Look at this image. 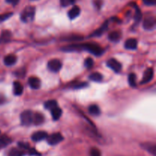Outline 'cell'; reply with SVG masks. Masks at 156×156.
<instances>
[{
	"label": "cell",
	"instance_id": "35",
	"mask_svg": "<svg viewBox=\"0 0 156 156\" xmlns=\"http://www.w3.org/2000/svg\"><path fill=\"white\" fill-rule=\"evenodd\" d=\"M6 2H7L8 3H9V4H12L13 5H17L18 2H19V0H6Z\"/></svg>",
	"mask_w": 156,
	"mask_h": 156
},
{
	"label": "cell",
	"instance_id": "25",
	"mask_svg": "<svg viewBox=\"0 0 156 156\" xmlns=\"http://www.w3.org/2000/svg\"><path fill=\"white\" fill-rule=\"evenodd\" d=\"M89 79L93 82H101L102 80V76L99 73H94L90 75Z\"/></svg>",
	"mask_w": 156,
	"mask_h": 156
},
{
	"label": "cell",
	"instance_id": "24",
	"mask_svg": "<svg viewBox=\"0 0 156 156\" xmlns=\"http://www.w3.org/2000/svg\"><path fill=\"white\" fill-rule=\"evenodd\" d=\"M44 107H45L46 109L50 110V111H51L53 108L57 107V103H56V101L55 100L47 101H46L45 104H44Z\"/></svg>",
	"mask_w": 156,
	"mask_h": 156
},
{
	"label": "cell",
	"instance_id": "14",
	"mask_svg": "<svg viewBox=\"0 0 156 156\" xmlns=\"http://www.w3.org/2000/svg\"><path fill=\"white\" fill-rule=\"evenodd\" d=\"M16 56L13 54H9L4 58V63L7 66H10L14 65V64L16 62Z\"/></svg>",
	"mask_w": 156,
	"mask_h": 156
},
{
	"label": "cell",
	"instance_id": "5",
	"mask_svg": "<svg viewBox=\"0 0 156 156\" xmlns=\"http://www.w3.org/2000/svg\"><path fill=\"white\" fill-rule=\"evenodd\" d=\"M47 143L51 145V146H55V145L58 144V143H59L63 140V136L59 133L52 134V135H50L49 137H47Z\"/></svg>",
	"mask_w": 156,
	"mask_h": 156
},
{
	"label": "cell",
	"instance_id": "27",
	"mask_svg": "<svg viewBox=\"0 0 156 156\" xmlns=\"http://www.w3.org/2000/svg\"><path fill=\"white\" fill-rule=\"evenodd\" d=\"M85 65L87 68L91 69L93 66V65H94V61H93L91 58H87L85 61Z\"/></svg>",
	"mask_w": 156,
	"mask_h": 156
},
{
	"label": "cell",
	"instance_id": "32",
	"mask_svg": "<svg viewBox=\"0 0 156 156\" xmlns=\"http://www.w3.org/2000/svg\"><path fill=\"white\" fill-rule=\"evenodd\" d=\"M18 146L21 148V149H29V144L26 143H18Z\"/></svg>",
	"mask_w": 156,
	"mask_h": 156
},
{
	"label": "cell",
	"instance_id": "1",
	"mask_svg": "<svg viewBox=\"0 0 156 156\" xmlns=\"http://www.w3.org/2000/svg\"><path fill=\"white\" fill-rule=\"evenodd\" d=\"M88 50L92 54L95 56H100L103 53V50L100 46L95 44H73V45L68 46L64 47L66 50Z\"/></svg>",
	"mask_w": 156,
	"mask_h": 156
},
{
	"label": "cell",
	"instance_id": "10",
	"mask_svg": "<svg viewBox=\"0 0 156 156\" xmlns=\"http://www.w3.org/2000/svg\"><path fill=\"white\" fill-rule=\"evenodd\" d=\"M28 84L30 85V87L33 89H38L41 87V81L37 77H30L28 79Z\"/></svg>",
	"mask_w": 156,
	"mask_h": 156
},
{
	"label": "cell",
	"instance_id": "28",
	"mask_svg": "<svg viewBox=\"0 0 156 156\" xmlns=\"http://www.w3.org/2000/svg\"><path fill=\"white\" fill-rule=\"evenodd\" d=\"M90 155L91 156H101V152L97 148H92L90 152Z\"/></svg>",
	"mask_w": 156,
	"mask_h": 156
},
{
	"label": "cell",
	"instance_id": "18",
	"mask_svg": "<svg viewBox=\"0 0 156 156\" xmlns=\"http://www.w3.org/2000/svg\"><path fill=\"white\" fill-rule=\"evenodd\" d=\"M51 115L54 120H59V119L60 118L61 115H62V110L59 108H58V107L53 108V109L51 110Z\"/></svg>",
	"mask_w": 156,
	"mask_h": 156
},
{
	"label": "cell",
	"instance_id": "29",
	"mask_svg": "<svg viewBox=\"0 0 156 156\" xmlns=\"http://www.w3.org/2000/svg\"><path fill=\"white\" fill-rule=\"evenodd\" d=\"M12 15V13H5L0 15V21H4L10 18Z\"/></svg>",
	"mask_w": 156,
	"mask_h": 156
},
{
	"label": "cell",
	"instance_id": "30",
	"mask_svg": "<svg viewBox=\"0 0 156 156\" xmlns=\"http://www.w3.org/2000/svg\"><path fill=\"white\" fill-rule=\"evenodd\" d=\"M61 5L62 6H68L75 2V0H60Z\"/></svg>",
	"mask_w": 156,
	"mask_h": 156
},
{
	"label": "cell",
	"instance_id": "9",
	"mask_svg": "<svg viewBox=\"0 0 156 156\" xmlns=\"http://www.w3.org/2000/svg\"><path fill=\"white\" fill-rule=\"evenodd\" d=\"M47 137V133L44 131H38V132L34 133L32 135L31 139L34 142H39L41 140H44Z\"/></svg>",
	"mask_w": 156,
	"mask_h": 156
},
{
	"label": "cell",
	"instance_id": "15",
	"mask_svg": "<svg viewBox=\"0 0 156 156\" xmlns=\"http://www.w3.org/2000/svg\"><path fill=\"white\" fill-rule=\"evenodd\" d=\"M79 14H80V9H79V6H74L69 10L68 13V16L70 19H75V18L79 16Z\"/></svg>",
	"mask_w": 156,
	"mask_h": 156
},
{
	"label": "cell",
	"instance_id": "21",
	"mask_svg": "<svg viewBox=\"0 0 156 156\" xmlns=\"http://www.w3.org/2000/svg\"><path fill=\"white\" fill-rule=\"evenodd\" d=\"M108 21H106V22H105V24H104L103 25H102L101 27L100 28L98 29V30H96L95 32H94V33L91 34V36H92V37L101 36V35L102 34L104 33V32H105V30L108 29Z\"/></svg>",
	"mask_w": 156,
	"mask_h": 156
},
{
	"label": "cell",
	"instance_id": "6",
	"mask_svg": "<svg viewBox=\"0 0 156 156\" xmlns=\"http://www.w3.org/2000/svg\"><path fill=\"white\" fill-rule=\"evenodd\" d=\"M107 65L109 68H111V69L114 70L116 73H119V72L121 71L122 66L120 64V62H119L117 59H111L108 61L107 62Z\"/></svg>",
	"mask_w": 156,
	"mask_h": 156
},
{
	"label": "cell",
	"instance_id": "11",
	"mask_svg": "<svg viewBox=\"0 0 156 156\" xmlns=\"http://www.w3.org/2000/svg\"><path fill=\"white\" fill-rule=\"evenodd\" d=\"M137 41L135 38H130V39H128L126 41L124 44L125 48L127 49V50H135L137 47Z\"/></svg>",
	"mask_w": 156,
	"mask_h": 156
},
{
	"label": "cell",
	"instance_id": "8",
	"mask_svg": "<svg viewBox=\"0 0 156 156\" xmlns=\"http://www.w3.org/2000/svg\"><path fill=\"white\" fill-rule=\"evenodd\" d=\"M154 76V70L152 68H149L146 70L143 75V80H142L141 84H146L152 81V78Z\"/></svg>",
	"mask_w": 156,
	"mask_h": 156
},
{
	"label": "cell",
	"instance_id": "31",
	"mask_svg": "<svg viewBox=\"0 0 156 156\" xmlns=\"http://www.w3.org/2000/svg\"><path fill=\"white\" fill-rule=\"evenodd\" d=\"M142 18V15H141V12H140V9L138 8H136V16H135V19L136 22H139L140 21Z\"/></svg>",
	"mask_w": 156,
	"mask_h": 156
},
{
	"label": "cell",
	"instance_id": "26",
	"mask_svg": "<svg viewBox=\"0 0 156 156\" xmlns=\"http://www.w3.org/2000/svg\"><path fill=\"white\" fill-rule=\"evenodd\" d=\"M128 80H129V83L130 85V86L135 87L136 85V76L134 73L129 74Z\"/></svg>",
	"mask_w": 156,
	"mask_h": 156
},
{
	"label": "cell",
	"instance_id": "33",
	"mask_svg": "<svg viewBox=\"0 0 156 156\" xmlns=\"http://www.w3.org/2000/svg\"><path fill=\"white\" fill-rule=\"evenodd\" d=\"M143 2L147 5H154L155 4V0H143Z\"/></svg>",
	"mask_w": 156,
	"mask_h": 156
},
{
	"label": "cell",
	"instance_id": "34",
	"mask_svg": "<svg viewBox=\"0 0 156 156\" xmlns=\"http://www.w3.org/2000/svg\"><path fill=\"white\" fill-rule=\"evenodd\" d=\"M29 153H30V155H40V154L38 153L37 152L35 149H29Z\"/></svg>",
	"mask_w": 156,
	"mask_h": 156
},
{
	"label": "cell",
	"instance_id": "19",
	"mask_svg": "<svg viewBox=\"0 0 156 156\" xmlns=\"http://www.w3.org/2000/svg\"><path fill=\"white\" fill-rule=\"evenodd\" d=\"M12 34L9 30H4L0 36V43H5L10 40Z\"/></svg>",
	"mask_w": 156,
	"mask_h": 156
},
{
	"label": "cell",
	"instance_id": "23",
	"mask_svg": "<svg viewBox=\"0 0 156 156\" xmlns=\"http://www.w3.org/2000/svg\"><path fill=\"white\" fill-rule=\"evenodd\" d=\"M108 37H109V39L111 40V41H114V42H115V41H119V40L120 39L121 34H120V33L119 31H113L110 34Z\"/></svg>",
	"mask_w": 156,
	"mask_h": 156
},
{
	"label": "cell",
	"instance_id": "36",
	"mask_svg": "<svg viewBox=\"0 0 156 156\" xmlns=\"http://www.w3.org/2000/svg\"><path fill=\"white\" fill-rule=\"evenodd\" d=\"M86 83H79L77 84V85L75 86V88H82V87H85L86 86Z\"/></svg>",
	"mask_w": 156,
	"mask_h": 156
},
{
	"label": "cell",
	"instance_id": "4",
	"mask_svg": "<svg viewBox=\"0 0 156 156\" xmlns=\"http://www.w3.org/2000/svg\"><path fill=\"white\" fill-rule=\"evenodd\" d=\"M47 67L53 73H57L62 68V63L60 61L57 59H51L47 63Z\"/></svg>",
	"mask_w": 156,
	"mask_h": 156
},
{
	"label": "cell",
	"instance_id": "37",
	"mask_svg": "<svg viewBox=\"0 0 156 156\" xmlns=\"http://www.w3.org/2000/svg\"><path fill=\"white\" fill-rule=\"evenodd\" d=\"M5 101V98L3 96H0V104H3Z\"/></svg>",
	"mask_w": 156,
	"mask_h": 156
},
{
	"label": "cell",
	"instance_id": "20",
	"mask_svg": "<svg viewBox=\"0 0 156 156\" xmlns=\"http://www.w3.org/2000/svg\"><path fill=\"white\" fill-rule=\"evenodd\" d=\"M88 112L91 114V115L94 116H98L101 114L100 108L98 105H92L91 106H89L88 108Z\"/></svg>",
	"mask_w": 156,
	"mask_h": 156
},
{
	"label": "cell",
	"instance_id": "3",
	"mask_svg": "<svg viewBox=\"0 0 156 156\" xmlns=\"http://www.w3.org/2000/svg\"><path fill=\"white\" fill-rule=\"evenodd\" d=\"M34 113L30 111H24L21 114V122L24 126H30L33 123Z\"/></svg>",
	"mask_w": 156,
	"mask_h": 156
},
{
	"label": "cell",
	"instance_id": "38",
	"mask_svg": "<svg viewBox=\"0 0 156 156\" xmlns=\"http://www.w3.org/2000/svg\"><path fill=\"white\" fill-rule=\"evenodd\" d=\"M32 1H35V0H32Z\"/></svg>",
	"mask_w": 156,
	"mask_h": 156
},
{
	"label": "cell",
	"instance_id": "13",
	"mask_svg": "<svg viewBox=\"0 0 156 156\" xmlns=\"http://www.w3.org/2000/svg\"><path fill=\"white\" fill-rule=\"evenodd\" d=\"M142 146H143V149H145L148 152H150L152 155H156V146L154 143H143V144H142Z\"/></svg>",
	"mask_w": 156,
	"mask_h": 156
},
{
	"label": "cell",
	"instance_id": "22",
	"mask_svg": "<svg viewBox=\"0 0 156 156\" xmlns=\"http://www.w3.org/2000/svg\"><path fill=\"white\" fill-rule=\"evenodd\" d=\"M24 155V152L22 149H16V148H13L9 152V156H23Z\"/></svg>",
	"mask_w": 156,
	"mask_h": 156
},
{
	"label": "cell",
	"instance_id": "12",
	"mask_svg": "<svg viewBox=\"0 0 156 156\" xmlns=\"http://www.w3.org/2000/svg\"><path fill=\"white\" fill-rule=\"evenodd\" d=\"M44 122V117L41 113H34L33 114V123L35 125H41Z\"/></svg>",
	"mask_w": 156,
	"mask_h": 156
},
{
	"label": "cell",
	"instance_id": "2",
	"mask_svg": "<svg viewBox=\"0 0 156 156\" xmlns=\"http://www.w3.org/2000/svg\"><path fill=\"white\" fill-rule=\"evenodd\" d=\"M35 15V9L33 6H27L23 10L21 15V19L24 22H30L34 20Z\"/></svg>",
	"mask_w": 156,
	"mask_h": 156
},
{
	"label": "cell",
	"instance_id": "16",
	"mask_svg": "<svg viewBox=\"0 0 156 156\" xmlns=\"http://www.w3.org/2000/svg\"><path fill=\"white\" fill-rule=\"evenodd\" d=\"M11 143H12V140L8 136H0V149H3V148L6 147Z\"/></svg>",
	"mask_w": 156,
	"mask_h": 156
},
{
	"label": "cell",
	"instance_id": "7",
	"mask_svg": "<svg viewBox=\"0 0 156 156\" xmlns=\"http://www.w3.org/2000/svg\"><path fill=\"white\" fill-rule=\"evenodd\" d=\"M155 18L154 17H148L143 21V27L146 30H152L155 26Z\"/></svg>",
	"mask_w": 156,
	"mask_h": 156
},
{
	"label": "cell",
	"instance_id": "17",
	"mask_svg": "<svg viewBox=\"0 0 156 156\" xmlns=\"http://www.w3.org/2000/svg\"><path fill=\"white\" fill-rule=\"evenodd\" d=\"M23 88L22 85L19 82H14L13 85V91H14V94L17 96H19L21 94H22L23 93Z\"/></svg>",
	"mask_w": 156,
	"mask_h": 156
}]
</instances>
